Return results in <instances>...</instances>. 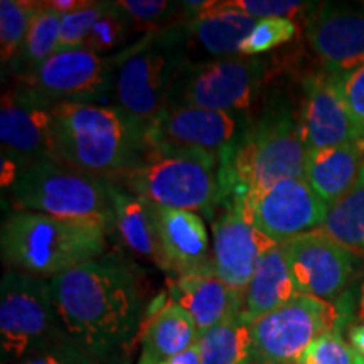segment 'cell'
<instances>
[{
    "label": "cell",
    "instance_id": "obj_41",
    "mask_svg": "<svg viewBox=\"0 0 364 364\" xmlns=\"http://www.w3.org/2000/svg\"><path fill=\"white\" fill-rule=\"evenodd\" d=\"M139 364H159V363H156V361H154L152 358H149L147 354H144V353H142V356H140V361H139Z\"/></svg>",
    "mask_w": 364,
    "mask_h": 364
},
{
    "label": "cell",
    "instance_id": "obj_24",
    "mask_svg": "<svg viewBox=\"0 0 364 364\" xmlns=\"http://www.w3.org/2000/svg\"><path fill=\"white\" fill-rule=\"evenodd\" d=\"M299 295L282 243L268 250L258 260L255 273L245 290L241 317L252 324L258 317L275 311Z\"/></svg>",
    "mask_w": 364,
    "mask_h": 364
},
{
    "label": "cell",
    "instance_id": "obj_31",
    "mask_svg": "<svg viewBox=\"0 0 364 364\" xmlns=\"http://www.w3.org/2000/svg\"><path fill=\"white\" fill-rule=\"evenodd\" d=\"M108 6L110 2H105V0L103 2H88V6L81 7L78 11L63 14L56 54L83 48L90 31L93 29V26L97 24Z\"/></svg>",
    "mask_w": 364,
    "mask_h": 364
},
{
    "label": "cell",
    "instance_id": "obj_38",
    "mask_svg": "<svg viewBox=\"0 0 364 364\" xmlns=\"http://www.w3.org/2000/svg\"><path fill=\"white\" fill-rule=\"evenodd\" d=\"M159 364H203L201 353H199L198 343H196L193 348L186 349L184 353L177 354V356L167 359V361L159 363Z\"/></svg>",
    "mask_w": 364,
    "mask_h": 364
},
{
    "label": "cell",
    "instance_id": "obj_35",
    "mask_svg": "<svg viewBox=\"0 0 364 364\" xmlns=\"http://www.w3.org/2000/svg\"><path fill=\"white\" fill-rule=\"evenodd\" d=\"M231 4L255 19H297L307 17L317 6L311 2H295V0H231Z\"/></svg>",
    "mask_w": 364,
    "mask_h": 364
},
{
    "label": "cell",
    "instance_id": "obj_4",
    "mask_svg": "<svg viewBox=\"0 0 364 364\" xmlns=\"http://www.w3.org/2000/svg\"><path fill=\"white\" fill-rule=\"evenodd\" d=\"M0 253L11 270L53 279L107 255V233L88 223L14 211L2 223Z\"/></svg>",
    "mask_w": 364,
    "mask_h": 364
},
{
    "label": "cell",
    "instance_id": "obj_9",
    "mask_svg": "<svg viewBox=\"0 0 364 364\" xmlns=\"http://www.w3.org/2000/svg\"><path fill=\"white\" fill-rule=\"evenodd\" d=\"M267 73V61L258 56L240 54L199 63L189 59L177 76L167 107L189 105L248 117L260 97Z\"/></svg>",
    "mask_w": 364,
    "mask_h": 364
},
{
    "label": "cell",
    "instance_id": "obj_25",
    "mask_svg": "<svg viewBox=\"0 0 364 364\" xmlns=\"http://www.w3.org/2000/svg\"><path fill=\"white\" fill-rule=\"evenodd\" d=\"M198 338L199 331L193 317L171 300L145 326L142 353L156 363H162L193 348Z\"/></svg>",
    "mask_w": 364,
    "mask_h": 364
},
{
    "label": "cell",
    "instance_id": "obj_13",
    "mask_svg": "<svg viewBox=\"0 0 364 364\" xmlns=\"http://www.w3.org/2000/svg\"><path fill=\"white\" fill-rule=\"evenodd\" d=\"M252 120L247 115L177 105L167 107L145 127L147 149H199L223 154L235 150Z\"/></svg>",
    "mask_w": 364,
    "mask_h": 364
},
{
    "label": "cell",
    "instance_id": "obj_28",
    "mask_svg": "<svg viewBox=\"0 0 364 364\" xmlns=\"http://www.w3.org/2000/svg\"><path fill=\"white\" fill-rule=\"evenodd\" d=\"M318 230L354 253H364V164L353 188L329 206L324 225Z\"/></svg>",
    "mask_w": 364,
    "mask_h": 364
},
{
    "label": "cell",
    "instance_id": "obj_15",
    "mask_svg": "<svg viewBox=\"0 0 364 364\" xmlns=\"http://www.w3.org/2000/svg\"><path fill=\"white\" fill-rule=\"evenodd\" d=\"M306 21L309 44L324 71L344 80L364 68V7L321 4Z\"/></svg>",
    "mask_w": 364,
    "mask_h": 364
},
{
    "label": "cell",
    "instance_id": "obj_30",
    "mask_svg": "<svg viewBox=\"0 0 364 364\" xmlns=\"http://www.w3.org/2000/svg\"><path fill=\"white\" fill-rule=\"evenodd\" d=\"M134 33H136V29L129 17H127V14L118 7L117 2H110V6H108L103 16L100 17L97 24L93 26V29L90 31L88 39H86L83 48L103 58H112V53L118 54L124 51L125 48H129L132 44L129 41Z\"/></svg>",
    "mask_w": 364,
    "mask_h": 364
},
{
    "label": "cell",
    "instance_id": "obj_33",
    "mask_svg": "<svg viewBox=\"0 0 364 364\" xmlns=\"http://www.w3.org/2000/svg\"><path fill=\"white\" fill-rule=\"evenodd\" d=\"M297 24L290 19H260L241 44V56H258L292 41Z\"/></svg>",
    "mask_w": 364,
    "mask_h": 364
},
{
    "label": "cell",
    "instance_id": "obj_34",
    "mask_svg": "<svg viewBox=\"0 0 364 364\" xmlns=\"http://www.w3.org/2000/svg\"><path fill=\"white\" fill-rule=\"evenodd\" d=\"M364 358L351 344L346 343L341 329L327 332L314 341L299 364H363Z\"/></svg>",
    "mask_w": 364,
    "mask_h": 364
},
{
    "label": "cell",
    "instance_id": "obj_19",
    "mask_svg": "<svg viewBox=\"0 0 364 364\" xmlns=\"http://www.w3.org/2000/svg\"><path fill=\"white\" fill-rule=\"evenodd\" d=\"M164 270L186 275H211L213 250L206 225L198 213L157 206Z\"/></svg>",
    "mask_w": 364,
    "mask_h": 364
},
{
    "label": "cell",
    "instance_id": "obj_8",
    "mask_svg": "<svg viewBox=\"0 0 364 364\" xmlns=\"http://www.w3.org/2000/svg\"><path fill=\"white\" fill-rule=\"evenodd\" d=\"M68 338L54 307L49 280L9 270L0 284L2 363L24 361L48 344Z\"/></svg>",
    "mask_w": 364,
    "mask_h": 364
},
{
    "label": "cell",
    "instance_id": "obj_45",
    "mask_svg": "<svg viewBox=\"0 0 364 364\" xmlns=\"http://www.w3.org/2000/svg\"><path fill=\"white\" fill-rule=\"evenodd\" d=\"M363 364H364V363H363Z\"/></svg>",
    "mask_w": 364,
    "mask_h": 364
},
{
    "label": "cell",
    "instance_id": "obj_5",
    "mask_svg": "<svg viewBox=\"0 0 364 364\" xmlns=\"http://www.w3.org/2000/svg\"><path fill=\"white\" fill-rule=\"evenodd\" d=\"M188 61L184 19L142 34L112 56L113 105L147 127L169 105L177 76Z\"/></svg>",
    "mask_w": 364,
    "mask_h": 364
},
{
    "label": "cell",
    "instance_id": "obj_37",
    "mask_svg": "<svg viewBox=\"0 0 364 364\" xmlns=\"http://www.w3.org/2000/svg\"><path fill=\"white\" fill-rule=\"evenodd\" d=\"M341 91L353 124L364 140V68L341 80Z\"/></svg>",
    "mask_w": 364,
    "mask_h": 364
},
{
    "label": "cell",
    "instance_id": "obj_3",
    "mask_svg": "<svg viewBox=\"0 0 364 364\" xmlns=\"http://www.w3.org/2000/svg\"><path fill=\"white\" fill-rule=\"evenodd\" d=\"M307 147L299 113L284 95H272L235 150L223 154V196H245L282 179H306Z\"/></svg>",
    "mask_w": 364,
    "mask_h": 364
},
{
    "label": "cell",
    "instance_id": "obj_20",
    "mask_svg": "<svg viewBox=\"0 0 364 364\" xmlns=\"http://www.w3.org/2000/svg\"><path fill=\"white\" fill-rule=\"evenodd\" d=\"M171 300L193 317L199 334L241 316L245 294L231 289L215 273L177 277L169 287Z\"/></svg>",
    "mask_w": 364,
    "mask_h": 364
},
{
    "label": "cell",
    "instance_id": "obj_21",
    "mask_svg": "<svg viewBox=\"0 0 364 364\" xmlns=\"http://www.w3.org/2000/svg\"><path fill=\"white\" fill-rule=\"evenodd\" d=\"M257 22L258 19L236 9L231 0H216L211 11L184 21L189 51L198 48L215 59L240 56L241 44Z\"/></svg>",
    "mask_w": 364,
    "mask_h": 364
},
{
    "label": "cell",
    "instance_id": "obj_2",
    "mask_svg": "<svg viewBox=\"0 0 364 364\" xmlns=\"http://www.w3.org/2000/svg\"><path fill=\"white\" fill-rule=\"evenodd\" d=\"M51 149L56 161L75 169L117 176L144 159L145 127L115 105H56Z\"/></svg>",
    "mask_w": 364,
    "mask_h": 364
},
{
    "label": "cell",
    "instance_id": "obj_10",
    "mask_svg": "<svg viewBox=\"0 0 364 364\" xmlns=\"http://www.w3.org/2000/svg\"><path fill=\"white\" fill-rule=\"evenodd\" d=\"M341 314L327 300L299 294L253 321V361L299 364L314 341L338 329Z\"/></svg>",
    "mask_w": 364,
    "mask_h": 364
},
{
    "label": "cell",
    "instance_id": "obj_40",
    "mask_svg": "<svg viewBox=\"0 0 364 364\" xmlns=\"http://www.w3.org/2000/svg\"><path fill=\"white\" fill-rule=\"evenodd\" d=\"M349 344L364 358V326H353L349 329Z\"/></svg>",
    "mask_w": 364,
    "mask_h": 364
},
{
    "label": "cell",
    "instance_id": "obj_27",
    "mask_svg": "<svg viewBox=\"0 0 364 364\" xmlns=\"http://www.w3.org/2000/svg\"><path fill=\"white\" fill-rule=\"evenodd\" d=\"M59 27H61V14L46 2H39V9L31 21L21 51L9 66V71L16 78H22L36 71L56 54Z\"/></svg>",
    "mask_w": 364,
    "mask_h": 364
},
{
    "label": "cell",
    "instance_id": "obj_14",
    "mask_svg": "<svg viewBox=\"0 0 364 364\" xmlns=\"http://www.w3.org/2000/svg\"><path fill=\"white\" fill-rule=\"evenodd\" d=\"M282 247L297 292L327 302L343 292L358 263L353 250L322 230L295 236L282 243Z\"/></svg>",
    "mask_w": 364,
    "mask_h": 364
},
{
    "label": "cell",
    "instance_id": "obj_17",
    "mask_svg": "<svg viewBox=\"0 0 364 364\" xmlns=\"http://www.w3.org/2000/svg\"><path fill=\"white\" fill-rule=\"evenodd\" d=\"M51 110L53 107L21 86L7 90L0 103L2 156L19 162L22 169L43 159H54Z\"/></svg>",
    "mask_w": 364,
    "mask_h": 364
},
{
    "label": "cell",
    "instance_id": "obj_22",
    "mask_svg": "<svg viewBox=\"0 0 364 364\" xmlns=\"http://www.w3.org/2000/svg\"><path fill=\"white\" fill-rule=\"evenodd\" d=\"M364 164V140L309 150L306 181L327 206L353 188Z\"/></svg>",
    "mask_w": 364,
    "mask_h": 364
},
{
    "label": "cell",
    "instance_id": "obj_36",
    "mask_svg": "<svg viewBox=\"0 0 364 364\" xmlns=\"http://www.w3.org/2000/svg\"><path fill=\"white\" fill-rule=\"evenodd\" d=\"M95 359L71 339H61L39 349L21 364H95Z\"/></svg>",
    "mask_w": 364,
    "mask_h": 364
},
{
    "label": "cell",
    "instance_id": "obj_26",
    "mask_svg": "<svg viewBox=\"0 0 364 364\" xmlns=\"http://www.w3.org/2000/svg\"><path fill=\"white\" fill-rule=\"evenodd\" d=\"M203 364H250L253 361L252 327L238 316L204 331L198 338Z\"/></svg>",
    "mask_w": 364,
    "mask_h": 364
},
{
    "label": "cell",
    "instance_id": "obj_7",
    "mask_svg": "<svg viewBox=\"0 0 364 364\" xmlns=\"http://www.w3.org/2000/svg\"><path fill=\"white\" fill-rule=\"evenodd\" d=\"M113 184L108 177L91 174L56 159H43L24 167L9 189L16 211L41 213L61 220L115 231Z\"/></svg>",
    "mask_w": 364,
    "mask_h": 364
},
{
    "label": "cell",
    "instance_id": "obj_23",
    "mask_svg": "<svg viewBox=\"0 0 364 364\" xmlns=\"http://www.w3.org/2000/svg\"><path fill=\"white\" fill-rule=\"evenodd\" d=\"M113 209H115V231L127 248L149 258L164 268L161 240H159L157 206L140 198L122 186L112 182Z\"/></svg>",
    "mask_w": 364,
    "mask_h": 364
},
{
    "label": "cell",
    "instance_id": "obj_43",
    "mask_svg": "<svg viewBox=\"0 0 364 364\" xmlns=\"http://www.w3.org/2000/svg\"><path fill=\"white\" fill-rule=\"evenodd\" d=\"M122 364H130V359H125V361L122 363Z\"/></svg>",
    "mask_w": 364,
    "mask_h": 364
},
{
    "label": "cell",
    "instance_id": "obj_44",
    "mask_svg": "<svg viewBox=\"0 0 364 364\" xmlns=\"http://www.w3.org/2000/svg\"><path fill=\"white\" fill-rule=\"evenodd\" d=\"M250 364H263V363H258V361H252Z\"/></svg>",
    "mask_w": 364,
    "mask_h": 364
},
{
    "label": "cell",
    "instance_id": "obj_11",
    "mask_svg": "<svg viewBox=\"0 0 364 364\" xmlns=\"http://www.w3.org/2000/svg\"><path fill=\"white\" fill-rule=\"evenodd\" d=\"M113 63L86 48L54 54L17 86L56 105H108L112 100Z\"/></svg>",
    "mask_w": 364,
    "mask_h": 364
},
{
    "label": "cell",
    "instance_id": "obj_1",
    "mask_svg": "<svg viewBox=\"0 0 364 364\" xmlns=\"http://www.w3.org/2000/svg\"><path fill=\"white\" fill-rule=\"evenodd\" d=\"M63 331L93 359L107 361L130 343L142 317V295L134 267L122 253L49 279Z\"/></svg>",
    "mask_w": 364,
    "mask_h": 364
},
{
    "label": "cell",
    "instance_id": "obj_12",
    "mask_svg": "<svg viewBox=\"0 0 364 364\" xmlns=\"http://www.w3.org/2000/svg\"><path fill=\"white\" fill-rule=\"evenodd\" d=\"M235 198L250 223L277 243L318 230L329 213L306 179H282L267 189Z\"/></svg>",
    "mask_w": 364,
    "mask_h": 364
},
{
    "label": "cell",
    "instance_id": "obj_39",
    "mask_svg": "<svg viewBox=\"0 0 364 364\" xmlns=\"http://www.w3.org/2000/svg\"><path fill=\"white\" fill-rule=\"evenodd\" d=\"M46 4L63 16V14L75 12L81 7L88 6V0H49V2Z\"/></svg>",
    "mask_w": 364,
    "mask_h": 364
},
{
    "label": "cell",
    "instance_id": "obj_32",
    "mask_svg": "<svg viewBox=\"0 0 364 364\" xmlns=\"http://www.w3.org/2000/svg\"><path fill=\"white\" fill-rule=\"evenodd\" d=\"M117 4L135 26L136 33L144 34L177 22L176 16L181 12V2L167 0H117Z\"/></svg>",
    "mask_w": 364,
    "mask_h": 364
},
{
    "label": "cell",
    "instance_id": "obj_42",
    "mask_svg": "<svg viewBox=\"0 0 364 364\" xmlns=\"http://www.w3.org/2000/svg\"><path fill=\"white\" fill-rule=\"evenodd\" d=\"M361 306H363V316H364V290H363V302H361Z\"/></svg>",
    "mask_w": 364,
    "mask_h": 364
},
{
    "label": "cell",
    "instance_id": "obj_18",
    "mask_svg": "<svg viewBox=\"0 0 364 364\" xmlns=\"http://www.w3.org/2000/svg\"><path fill=\"white\" fill-rule=\"evenodd\" d=\"M299 124L307 150L363 140L346 107L341 80L327 71L307 76Z\"/></svg>",
    "mask_w": 364,
    "mask_h": 364
},
{
    "label": "cell",
    "instance_id": "obj_29",
    "mask_svg": "<svg viewBox=\"0 0 364 364\" xmlns=\"http://www.w3.org/2000/svg\"><path fill=\"white\" fill-rule=\"evenodd\" d=\"M39 9V2L2 0L0 2V58L2 68H9L19 54L31 21Z\"/></svg>",
    "mask_w": 364,
    "mask_h": 364
},
{
    "label": "cell",
    "instance_id": "obj_6",
    "mask_svg": "<svg viewBox=\"0 0 364 364\" xmlns=\"http://www.w3.org/2000/svg\"><path fill=\"white\" fill-rule=\"evenodd\" d=\"M221 157L199 149H147L132 169L108 179L159 208L209 213L223 196Z\"/></svg>",
    "mask_w": 364,
    "mask_h": 364
},
{
    "label": "cell",
    "instance_id": "obj_16",
    "mask_svg": "<svg viewBox=\"0 0 364 364\" xmlns=\"http://www.w3.org/2000/svg\"><path fill=\"white\" fill-rule=\"evenodd\" d=\"M279 245L257 230L236 198L213 221V268L231 289L243 292L252 280L258 260Z\"/></svg>",
    "mask_w": 364,
    "mask_h": 364
}]
</instances>
